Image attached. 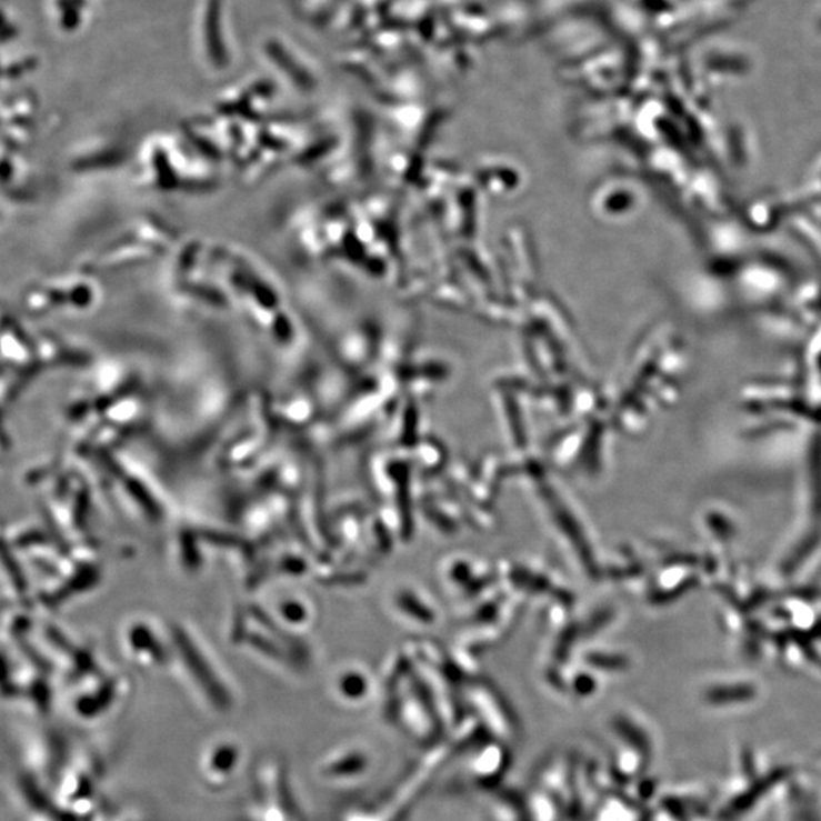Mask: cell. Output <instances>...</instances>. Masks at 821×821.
Returning <instances> with one entry per match:
<instances>
[{
	"instance_id": "obj_1",
	"label": "cell",
	"mask_w": 821,
	"mask_h": 821,
	"mask_svg": "<svg viewBox=\"0 0 821 821\" xmlns=\"http://www.w3.org/2000/svg\"><path fill=\"white\" fill-rule=\"evenodd\" d=\"M242 763V747L233 740L214 741L201 757V771L206 781L221 787L232 781Z\"/></svg>"
}]
</instances>
